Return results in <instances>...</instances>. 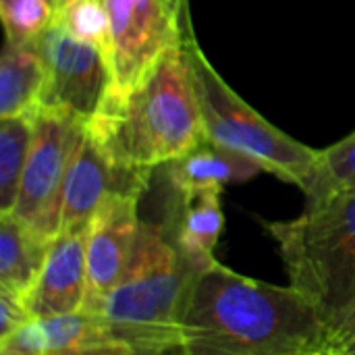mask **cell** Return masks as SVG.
<instances>
[{"label": "cell", "mask_w": 355, "mask_h": 355, "mask_svg": "<svg viewBox=\"0 0 355 355\" xmlns=\"http://www.w3.org/2000/svg\"><path fill=\"white\" fill-rule=\"evenodd\" d=\"M324 345L327 324L300 291L214 262L191 283L175 355H312Z\"/></svg>", "instance_id": "cell-1"}, {"label": "cell", "mask_w": 355, "mask_h": 355, "mask_svg": "<svg viewBox=\"0 0 355 355\" xmlns=\"http://www.w3.org/2000/svg\"><path fill=\"white\" fill-rule=\"evenodd\" d=\"M185 40V37H183ZM119 168L152 175L206 141L183 42L133 92L85 123Z\"/></svg>", "instance_id": "cell-2"}, {"label": "cell", "mask_w": 355, "mask_h": 355, "mask_svg": "<svg viewBox=\"0 0 355 355\" xmlns=\"http://www.w3.org/2000/svg\"><path fill=\"white\" fill-rule=\"evenodd\" d=\"M198 272L164 223L141 218L129 264L102 308L112 339L131 355L177 354L183 308Z\"/></svg>", "instance_id": "cell-3"}, {"label": "cell", "mask_w": 355, "mask_h": 355, "mask_svg": "<svg viewBox=\"0 0 355 355\" xmlns=\"http://www.w3.org/2000/svg\"><path fill=\"white\" fill-rule=\"evenodd\" d=\"M264 229L281 250L291 287L320 312L329 331L355 297V191Z\"/></svg>", "instance_id": "cell-4"}, {"label": "cell", "mask_w": 355, "mask_h": 355, "mask_svg": "<svg viewBox=\"0 0 355 355\" xmlns=\"http://www.w3.org/2000/svg\"><path fill=\"white\" fill-rule=\"evenodd\" d=\"M183 46L206 141L243 154L256 160L262 171L302 189L312 173L318 150L275 127L237 94L206 58L191 23H187Z\"/></svg>", "instance_id": "cell-5"}, {"label": "cell", "mask_w": 355, "mask_h": 355, "mask_svg": "<svg viewBox=\"0 0 355 355\" xmlns=\"http://www.w3.org/2000/svg\"><path fill=\"white\" fill-rule=\"evenodd\" d=\"M110 19L112 89L106 102L133 92L179 46L187 29L183 0H104Z\"/></svg>", "instance_id": "cell-6"}, {"label": "cell", "mask_w": 355, "mask_h": 355, "mask_svg": "<svg viewBox=\"0 0 355 355\" xmlns=\"http://www.w3.org/2000/svg\"><path fill=\"white\" fill-rule=\"evenodd\" d=\"M83 121L60 108H40L12 214L42 237L60 231L62 187L83 133Z\"/></svg>", "instance_id": "cell-7"}, {"label": "cell", "mask_w": 355, "mask_h": 355, "mask_svg": "<svg viewBox=\"0 0 355 355\" xmlns=\"http://www.w3.org/2000/svg\"><path fill=\"white\" fill-rule=\"evenodd\" d=\"M35 46L46 64L42 106L67 110L83 123L96 119L112 89L106 56L58 25H52Z\"/></svg>", "instance_id": "cell-8"}, {"label": "cell", "mask_w": 355, "mask_h": 355, "mask_svg": "<svg viewBox=\"0 0 355 355\" xmlns=\"http://www.w3.org/2000/svg\"><path fill=\"white\" fill-rule=\"evenodd\" d=\"M152 175L127 173L116 166L100 137L83 125L81 139L73 154L62 187L60 229L89 227L98 208L112 193L141 196Z\"/></svg>", "instance_id": "cell-9"}, {"label": "cell", "mask_w": 355, "mask_h": 355, "mask_svg": "<svg viewBox=\"0 0 355 355\" xmlns=\"http://www.w3.org/2000/svg\"><path fill=\"white\" fill-rule=\"evenodd\" d=\"M139 198L135 193L108 196L87 227L85 310L102 314L108 295L129 264L141 223Z\"/></svg>", "instance_id": "cell-10"}, {"label": "cell", "mask_w": 355, "mask_h": 355, "mask_svg": "<svg viewBox=\"0 0 355 355\" xmlns=\"http://www.w3.org/2000/svg\"><path fill=\"white\" fill-rule=\"evenodd\" d=\"M87 300V227L60 229L50 245L27 300L33 318L83 310Z\"/></svg>", "instance_id": "cell-11"}, {"label": "cell", "mask_w": 355, "mask_h": 355, "mask_svg": "<svg viewBox=\"0 0 355 355\" xmlns=\"http://www.w3.org/2000/svg\"><path fill=\"white\" fill-rule=\"evenodd\" d=\"M171 191L173 202L164 225L181 256L196 270H204L216 262L214 250L225 229V212L220 204L223 189Z\"/></svg>", "instance_id": "cell-12"}, {"label": "cell", "mask_w": 355, "mask_h": 355, "mask_svg": "<svg viewBox=\"0 0 355 355\" xmlns=\"http://www.w3.org/2000/svg\"><path fill=\"white\" fill-rule=\"evenodd\" d=\"M168 179V187L177 191L191 189H223L229 183H243L262 173V166L233 150L204 141L185 156L162 166Z\"/></svg>", "instance_id": "cell-13"}, {"label": "cell", "mask_w": 355, "mask_h": 355, "mask_svg": "<svg viewBox=\"0 0 355 355\" xmlns=\"http://www.w3.org/2000/svg\"><path fill=\"white\" fill-rule=\"evenodd\" d=\"M48 245L50 239L35 233L12 212L0 214V289L29 300Z\"/></svg>", "instance_id": "cell-14"}, {"label": "cell", "mask_w": 355, "mask_h": 355, "mask_svg": "<svg viewBox=\"0 0 355 355\" xmlns=\"http://www.w3.org/2000/svg\"><path fill=\"white\" fill-rule=\"evenodd\" d=\"M46 85V64L37 46L4 42L0 58V119L37 112Z\"/></svg>", "instance_id": "cell-15"}, {"label": "cell", "mask_w": 355, "mask_h": 355, "mask_svg": "<svg viewBox=\"0 0 355 355\" xmlns=\"http://www.w3.org/2000/svg\"><path fill=\"white\" fill-rule=\"evenodd\" d=\"M37 112L0 119V214H8L15 208Z\"/></svg>", "instance_id": "cell-16"}, {"label": "cell", "mask_w": 355, "mask_h": 355, "mask_svg": "<svg viewBox=\"0 0 355 355\" xmlns=\"http://www.w3.org/2000/svg\"><path fill=\"white\" fill-rule=\"evenodd\" d=\"M302 191L308 198V206L355 191V131L337 144L318 150Z\"/></svg>", "instance_id": "cell-17"}, {"label": "cell", "mask_w": 355, "mask_h": 355, "mask_svg": "<svg viewBox=\"0 0 355 355\" xmlns=\"http://www.w3.org/2000/svg\"><path fill=\"white\" fill-rule=\"evenodd\" d=\"M69 35L96 46L110 64V19L104 0H56V21Z\"/></svg>", "instance_id": "cell-18"}, {"label": "cell", "mask_w": 355, "mask_h": 355, "mask_svg": "<svg viewBox=\"0 0 355 355\" xmlns=\"http://www.w3.org/2000/svg\"><path fill=\"white\" fill-rule=\"evenodd\" d=\"M6 44L35 46L56 21V0H0Z\"/></svg>", "instance_id": "cell-19"}, {"label": "cell", "mask_w": 355, "mask_h": 355, "mask_svg": "<svg viewBox=\"0 0 355 355\" xmlns=\"http://www.w3.org/2000/svg\"><path fill=\"white\" fill-rule=\"evenodd\" d=\"M31 320L33 314L29 310L27 300L6 289H0V343L15 335L21 327L29 324Z\"/></svg>", "instance_id": "cell-20"}, {"label": "cell", "mask_w": 355, "mask_h": 355, "mask_svg": "<svg viewBox=\"0 0 355 355\" xmlns=\"http://www.w3.org/2000/svg\"><path fill=\"white\" fill-rule=\"evenodd\" d=\"M355 337V297L354 302L343 310V314L331 324V329L327 331V345L324 349H341L345 347Z\"/></svg>", "instance_id": "cell-21"}, {"label": "cell", "mask_w": 355, "mask_h": 355, "mask_svg": "<svg viewBox=\"0 0 355 355\" xmlns=\"http://www.w3.org/2000/svg\"><path fill=\"white\" fill-rule=\"evenodd\" d=\"M50 355H131L123 345L119 343H106V345H96V347H85L77 352H62V354Z\"/></svg>", "instance_id": "cell-22"}, {"label": "cell", "mask_w": 355, "mask_h": 355, "mask_svg": "<svg viewBox=\"0 0 355 355\" xmlns=\"http://www.w3.org/2000/svg\"><path fill=\"white\" fill-rule=\"evenodd\" d=\"M0 355H46V354H37V352H23V349H15V347H0Z\"/></svg>", "instance_id": "cell-23"}, {"label": "cell", "mask_w": 355, "mask_h": 355, "mask_svg": "<svg viewBox=\"0 0 355 355\" xmlns=\"http://www.w3.org/2000/svg\"><path fill=\"white\" fill-rule=\"evenodd\" d=\"M333 352V349H331ZM337 354L339 355H355V337L345 345V347H341V349H337Z\"/></svg>", "instance_id": "cell-24"}, {"label": "cell", "mask_w": 355, "mask_h": 355, "mask_svg": "<svg viewBox=\"0 0 355 355\" xmlns=\"http://www.w3.org/2000/svg\"><path fill=\"white\" fill-rule=\"evenodd\" d=\"M312 355H339L337 352H331V349H320V352H316V354Z\"/></svg>", "instance_id": "cell-25"}]
</instances>
